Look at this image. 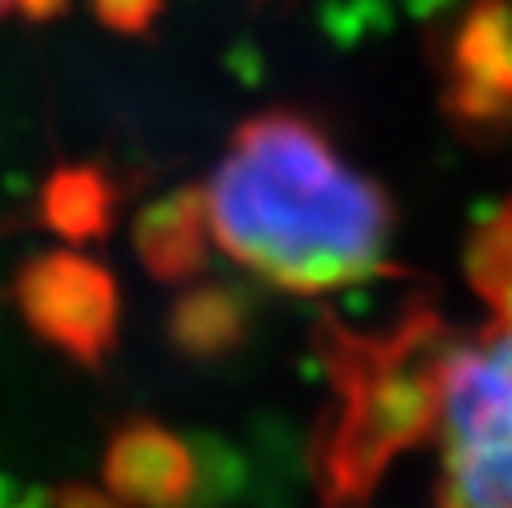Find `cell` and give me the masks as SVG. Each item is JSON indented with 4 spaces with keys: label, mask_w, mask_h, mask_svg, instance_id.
I'll use <instances>...</instances> for the list:
<instances>
[{
    "label": "cell",
    "mask_w": 512,
    "mask_h": 508,
    "mask_svg": "<svg viewBox=\"0 0 512 508\" xmlns=\"http://www.w3.org/2000/svg\"><path fill=\"white\" fill-rule=\"evenodd\" d=\"M148 256L160 268L216 248L288 292H328L384 268L392 240L388 196L356 172L300 112L244 120L200 188L152 220Z\"/></svg>",
    "instance_id": "cell-1"
},
{
    "label": "cell",
    "mask_w": 512,
    "mask_h": 508,
    "mask_svg": "<svg viewBox=\"0 0 512 508\" xmlns=\"http://www.w3.org/2000/svg\"><path fill=\"white\" fill-rule=\"evenodd\" d=\"M468 276L488 320L468 336L432 324L424 440L444 508H512V204L480 224Z\"/></svg>",
    "instance_id": "cell-2"
},
{
    "label": "cell",
    "mask_w": 512,
    "mask_h": 508,
    "mask_svg": "<svg viewBox=\"0 0 512 508\" xmlns=\"http://www.w3.org/2000/svg\"><path fill=\"white\" fill-rule=\"evenodd\" d=\"M36 508H108V504H104V500H96V496H64V500L36 504Z\"/></svg>",
    "instance_id": "cell-3"
},
{
    "label": "cell",
    "mask_w": 512,
    "mask_h": 508,
    "mask_svg": "<svg viewBox=\"0 0 512 508\" xmlns=\"http://www.w3.org/2000/svg\"><path fill=\"white\" fill-rule=\"evenodd\" d=\"M16 8H36V0H0V20L8 12H16Z\"/></svg>",
    "instance_id": "cell-4"
},
{
    "label": "cell",
    "mask_w": 512,
    "mask_h": 508,
    "mask_svg": "<svg viewBox=\"0 0 512 508\" xmlns=\"http://www.w3.org/2000/svg\"><path fill=\"white\" fill-rule=\"evenodd\" d=\"M0 508H36V504H16V500H8V496L0 492Z\"/></svg>",
    "instance_id": "cell-5"
}]
</instances>
